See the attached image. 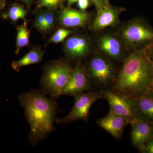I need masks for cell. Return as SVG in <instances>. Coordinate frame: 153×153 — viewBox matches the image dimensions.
I'll return each mask as SVG.
<instances>
[{"label": "cell", "mask_w": 153, "mask_h": 153, "mask_svg": "<svg viewBox=\"0 0 153 153\" xmlns=\"http://www.w3.org/2000/svg\"><path fill=\"white\" fill-rule=\"evenodd\" d=\"M149 53L150 59L151 61H152V62L153 63V44L150 48Z\"/></svg>", "instance_id": "484cf974"}, {"label": "cell", "mask_w": 153, "mask_h": 153, "mask_svg": "<svg viewBox=\"0 0 153 153\" xmlns=\"http://www.w3.org/2000/svg\"><path fill=\"white\" fill-rule=\"evenodd\" d=\"M109 1V0H102L103 2H104V4H108V2Z\"/></svg>", "instance_id": "f546056e"}, {"label": "cell", "mask_w": 153, "mask_h": 153, "mask_svg": "<svg viewBox=\"0 0 153 153\" xmlns=\"http://www.w3.org/2000/svg\"><path fill=\"white\" fill-rule=\"evenodd\" d=\"M101 92L109 105L110 112L124 118L129 124L137 119L135 99L109 89H103Z\"/></svg>", "instance_id": "52a82bcc"}, {"label": "cell", "mask_w": 153, "mask_h": 153, "mask_svg": "<svg viewBox=\"0 0 153 153\" xmlns=\"http://www.w3.org/2000/svg\"><path fill=\"white\" fill-rule=\"evenodd\" d=\"M73 32V30L60 28L58 29L51 36L50 39V42L54 44H58L64 41L71 33Z\"/></svg>", "instance_id": "d6986e66"}, {"label": "cell", "mask_w": 153, "mask_h": 153, "mask_svg": "<svg viewBox=\"0 0 153 153\" xmlns=\"http://www.w3.org/2000/svg\"><path fill=\"white\" fill-rule=\"evenodd\" d=\"M64 0H39L38 9L46 7L52 10H56L62 4Z\"/></svg>", "instance_id": "44dd1931"}, {"label": "cell", "mask_w": 153, "mask_h": 153, "mask_svg": "<svg viewBox=\"0 0 153 153\" xmlns=\"http://www.w3.org/2000/svg\"><path fill=\"white\" fill-rule=\"evenodd\" d=\"M121 33L126 44L135 49H146L153 44V29L143 20L131 22L124 27Z\"/></svg>", "instance_id": "277c9868"}, {"label": "cell", "mask_w": 153, "mask_h": 153, "mask_svg": "<svg viewBox=\"0 0 153 153\" xmlns=\"http://www.w3.org/2000/svg\"><path fill=\"white\" fill-rule=\"evenodd\" d=\"M5 2L6 0H4Z\"/></svg>", "instance_id": "1f68e13d"}, {"label": "cell", "mask_w": 153, "mask_h": 153, "mask_svg": "<svg viewBox=\"0 0 153 153\" xmlns=\"http://www.w3.org/2000/svg\"><path fill=\"white\" fill-rule=\"evenodd\" d=\"M77 6L80 10L85 11L89 5V0H78Z\"/></svg>", "instance_id": "cb8c5ba5"}, {"label": "cell", "mask_w": 153, "mask_h": 153, "mask_svg": "<svg viewBox=\"0 0 153 153\" xmlns=\"http://www.w3.org/2000/svg\"><path fill=\"white\" fill-rule=\"evenodd\" d=\"M151 47L131 52L124 61L112 91L136 99L151 90L153 63L149 56Z\"/></svg>", "instance_id": "7a4b0ae2"}, {"label": "cell", "mask_w": 153, "mask_h": 153, "mask_svg": "<svg viewBox=\"0 0 153 153\" xmlns=\"http://www.w3.org/2000/svg\"><path fill=\"white\" fill-rule=\"evenodd\" d=\"M90 19V15L85 11L71 8L63 9L58 16L60 25L65 28L82 27L86 25Z\"/></svg>", "instance_id": "7c38bea8"}, {"label": "cell", "mask_w": 153, "mask_h": 153, "mask_svg": "<svg viewBox=\"0 0 153 153\" xmlns=\"http://www.w3.org/2000/svg\"><path fill=\"white\" fill-rule=\"evenodd\" d=\"M85 67L89 81L101 87L110 85L114 79L115 70L110 61L101 56L91 58Z\"/></svg>", "instance_id": "8992f818"}, {"label": "cell", "mask_w": 153, "mask_h": 153, "mask_svg": "<svg viewBox=\"0 0 153 153\" xmlns=\"http://www.w3.org/2000/svg\"><path fill=\"white\" fill-rule=\"evenodd\" d=\"M44 17L43 10L39 11L36 14L34 21V27L39 31L44 32Z\"/></svg>", "instance_id": "7402d4cb"}, {"label": "cell", "mask_w": 153, "mask_h": 153, "mask_svg": "<svg viewBox=\"0 0 153 153\" xmlns=\"http://www.w3.org/2000/svg\"><path fill=\"white\" fill-rule=\"evenodd\" d=\"M77 1H78V0H67V2H68V4L69 5L73 4L74 3L77 2Z\"/></svg>", "instance_id": "f1b7e54d"}, {"label": "cell", "mask_w": 153, "mask_h": 153, "mask_svg": "<svg viewBox=\"0 0 153 153\" xmlns=\"http://www.w3.org/2000/svg\"><path fill=\"white\" fill-rule=\"evenodd\" d=\"M90 1L94 4L97 10L100 9L105 4L103 2L102 0H90Z\"/></svg>", "instance_id": "d4e9b609"}, {"label": "cell", "mask_w": 153, "mask_h": 153, "mask_svg": "<svg viewBox=\"0 0 153 153\" xmlns=\"http://www.w3.org/2000/svg\"><path fill=\"white\" fill-rule=\"evenodd\" d=\"M18 99L30 126L29 144L35 146L55 131L54 122L58 109L57 102L38 90L21 94Z\"/></svg>", "instance_id": "6da1fadb"}, {"label": "cell", "mask_w": 153, "mask_h": 153, "mask_svg": "<svg viewBox=\"0 0 153 153\" xmlns=\"http://www.w3.org/2000/svg\"><path fill=\"white\" fill-rule=\"evenodd\" d=\"M151 90L153 91V79L152 81V84H151Z\"/></svg>", "instance_id": "4dcf8cb0"}, {"label": "cell", "mask_w": 153, "mask_h": 153, "mask_svg": "<svg viewBox=\"0 0 153 153\" xmlns=\"http://www.w3.org/2000/svg\"><path fill=\"white\" fill-rule=\"evenodd\" d=\"M5 5L4 0H0V11L4 8Z\"/></svg>", "instance_id": "4316f807"}, {"label": "cell", "mask_w": 153, "mask_h": 153, "mask_svg": "<svg viewBox=\"0 0 153 153\" xmlns=\"http://www.w3.org/2000/svg\"><path fill=\"white\" fill-rule=\"evenodd\" d=\"M72 68L64 60H55L48 63L44 67L40 79L42 92L55 99L62 95Z\"/></svg>", "instance_id": "3957f363"}, {"label": "cell", "mask_w": 153, "mask_h": 153, "mask_svg": "<svg viewBox=\"0 0 153 153\" xmlns=\"http://www.w3.org/2000/svg\"><path fill=\"white\" fill-rule=\"evenodd\" d=\"M44 17V32H47L54 27L55 22V15L52 10L49 9L43 10Z\"/></svg>", "instance_id": "ffe728a7"}, {"label": "cell", "mask_w": 153, "mask_h": 153, "mask_svg": "<svg viewBox=\"0 0 153 153\" xmlns=\"http://www.w3.org/2000/svg\"><path fill=\"white\" fill-rule=\"evenodd\" d=\"M97 123L100 127L117 140L122 138L125 127L129 124L124 118L110 112L106 116L98 120Z\"/></svg>", "instance_id": "8fae6325"}, {"label": "cell", "mask_w": 153, "mask_h": 153, "mask_svg": "<svg viewBox=\"0 0 153 153\" xmlns=\"http://www.w3.org/2000/svg\"><path fill=\"white\" fill-rule=\"evenodd\" d=\"M135 100L137 119L153 124V91L150 90Z\"/></svg>", "instance_id": "5bb4252c"}, {"label": "cell", "mask_w": 153, "mask_h": 153, "mask_svg": "<svg viewBox=\"0 0 153 153\" xmlns=\"http://www.w3.org/2000/svg\"><path fill=\"white\" fill-rule=\"evenodd\" d=\"M98 45L102 52L111 58L118 59L121 55V45L114 36L110 35L102 36L100 39Z\"/></svg>", "instance_id": "9a60e30c"}, {"label": "cell", "mask_w": 153, "mask_h": 153, "mask_svg": "<svg viewBox=\"0 0 153 153\" xmlns=\"http://www.w3.org/2000/svg\"><path fill=\"white\" fill-rule=\"evenodd\" d=\"M120 14L119 10L106 4L97 10V15L91 28L97 32L108 27H114L119 22Z\"/></svg>", "instance_id": "30bf717a"}, {"label": "cell", "mask_w": 153, "mask_h": 153, "mask_svg": "<svg viewBox=\"0 0 153 153\" xmlns=\"http://www.w3.org/2000/svg\"><path fill=\"white\" fill-rule=\"evenodd\" d=\"M43 56V51L38 47H34L19 60L13 61L11 66L14 70L19 71L22 67L40 63Z\"/></svg>", "instance_id": "2e32d148"}, {"label": "cell", "mask_w": 153, "mask_h": 153, "mask_svg": "<svg viewBox=\"0 0 153 153\" xmlns=\"http://www.w3.org/2000/svg\"><path fill=\"white\" fill-rule=\"evenodd\" d=\"M74 102L72 109L67 115L56 119L58 124H66L77 120L87 121L92 105L98 100L103 98L101 91H87L74 97Z\"/></svg>", "instance_id": "5b68a950"}, {"label": "cell", "mask_w": 153, "mask_h": 153, "mask_svg": "<svg viewBox=\"0 0 153 153\" xmlns=\"http://www.w3.org/2000/svg\"><path fill=\"white\" fill-rule=\"evenodd\" d=\"M142 153H153V137L145 144Z\"/></svg>", "instance_id": "603a6c76"}, {"label": "cell", "mask_w": 153, "mask_h": 153, "mask_svg": "<svg viewBox=\"0 0 153 153\" xmlns=\"http://www.w3.org/2000/svg\"><path fill=\"white\" fill-rule=\"evenodd\" d=\"M89 43L85 37L73 36L66 39L64 44L65 51L68 57L76 59L85 56L89 50Z\"/></svg>", "instance_id": "4fadbf2b"}, {"label": "cell", "mask_w": 153, "mask_h": 153, "mask_svg": "<svg viewBox=\"0 0 153 153\" xmlns=\"http://www.w3.org/2000/svg\"><path fill=\"white\" fill-rule=\"evenodd\" d=\"M27 14V12L23 6L14 4L6 12L1 14V17L5 19H9L12 23H15L20 19L25 21Z\"/></svg>", "instance_id": "ac0fdd59"}, {"label": "cell", "mask_w": 153, "mask_h": 153, "mask_svg": "<svg viewBox=\"0 0 153 153\" xmlns=\"http://www.w3.org/2000/svg\"><path fill=\"white\" fill-rule=\"evenodd\" d=\"M17 37L16 41V54H18L23 47H27L30 43V32L27 24L19 25L16 27Z\"/></svg>", "instance_id": "e0dca14e"}, {"label": "cell", "mask_w": 153, "mask_h": 153, "mask_svg": "<svg viewBox=\"0 0 153 153\" xmlns=\"http://www.w3.org/2000/svg\"><path fill=\"white\" fill-rule=\"evenodd\" d=\"M91 84L86 75L84 66L78 63L71 69L69 79L62 95L75 96L91 89Z\"/></svg>", "instance_id": "ba28073f"}, {"label": "cell", "mask_w": 153, "mask_h": 153, "mask_svg": "<svg viewBox=\"0 0 153 153\" xmlns=\"http://www.w3.org/2000/svg\"><path fill=\"white\" fill-rule=\"evenodd\" d=\"M132 144L142 153L145 144L153 137V124L137 119L130 124Z\"/></svg>", "instance_id": "9c48e42d"}, {"label": "cell", "mask_w": 153, "mask_h": 153, "mask_svg": "<svg viewBox=\"0 0 153 153\" xmlns=\"http://www.w3.org/2000/svg\"><path fill=\"white\" fill-rule=\"evenodd\" d=\"M20 1H22L23 2L25 3V4H26L27 5H30V4H31V2H32V1L33 0H20Z\"/></svg>", "instance_id": "83f0119b"}]
</instances>
